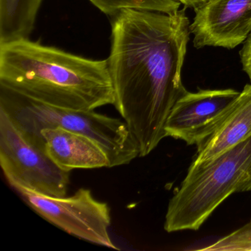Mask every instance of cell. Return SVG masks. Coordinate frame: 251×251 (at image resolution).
Masks as SVG:
<instances>
[{
  "label": "cell",
  "instance_id": "obj_11",
  "mask_svg": "<svg viewBox=\"0 0 251 251\" xmlns=\"http://www.w3.org/2000/svg\"><path fill=\"white\" fill-rule=\"evenodd\" d=\"M42 0H0V45L29 39Z\"/></svg>",
  "mask_w": 251,
  "mask_h": 251
},
{
  "label": "cell",
  "instance_id": "obj_4",
  "mask_svg": "<svg viewBox=\"0 0 251 251\" xmlns=\"http://www.w3.org/2000/svg\"><path fill=\"white\" fill-rule=\"evenodd\" d=\"M0 108L32 142L41 130L61 127L87 136L106 152L111 167L139 157V144L126 122L95 111L64 109L44 105L0 86Z\"/></svg>",
  "mask_w": 251,
  "mask_h": 251
},
{
  "label": "cell",
  "instance_id": "obj_15",
  "mask_svg": "<svg viewBox=\"0 0 251 251\" xmlns=\"http://www.w3.org/2000/svg\"><path fill=\"white\" fill-rule=\"evenodd\" d=\"M177 1L183 4L185 8L195 10L206 3L209 0H177Z\"/></svg>",
  "mask_w": 251,
  "mask_h": 251
},
{
  "label": "cell",
  "instance_id": "obj_3",
  "mask_svg": "<svg viewBox=\"0 0 251 251\" xmlns=\"http://www.w3.org/2000/svg\"><path fill=\"white\" fill-rule=\"evenodd\" d=\"M251 191V137L201 163H192L169 201L164 230H198L232 194Z\"/></svg>",
  "mask_w": 251,
  "mask_h": 251
},
{
  "label": "cell",
  "instance_id": "obj_7",
  "mask_svg": "<svg viewBox=\"0 0 251 251\" xmlns=\"http://www.w3.org/2000/svg\"><path fill=\"white\" fill-rule=\"evenodd\" d=\"M240 92L233 89L187 92L175 104L165 126L167 137L198 145L215 130Z\"/></svg>",
  "mask_w": 251,
  "mask_h": 251
},
{
  "label": "cell",
  "instance_id": "obj_14",
  "mask_svg": "<svg viewBox=\"0 0 251 251\" xmlns=\"http://www.w3.org/2000/svg\"><path fill=\"white\" fill-rule=\"evenodd\" d=\"M242 70L248 75L251 80V33L244 42L243 47L239 52Z\"/></svg>",
  "mask_w": 251,
  "mask_h": 251
},
{
  "label": "cell",
  "instance_id": "obj_2",
  "mask_svg": "<svg viewBox=\"0 0 251 251\" xmlns=\"http://www.w3.org/2000/svg\"><path fill=\"white\" fill-rule=\"evenodd\" d=\"M0 86L64 109L95 111L115 102L108 59H89L30 39L0 45Z\"/></svg>",
  "mask_w": 251,
  "mask_h": 251
},
{
  "label": "cell",
  "instance_id": "obj_8",
  "mask_svg": "<svg viewBox=\"0 0 251 251\" xmlns=\"http://www.w3.org/2000/svg\"><path fill=\"white\" fill-rule=\"evenodd\" d=\"M195 12L190 33L196 49H234L251 33V0H209Z\"/></svg>",
  "mask_w": 251,
  "mask_h": 251
},
{
  "label": "cell",
  "instance_id": "obj_6",
  "mask_svg": "<svg viewBox=\"0 0 251 251\" xmlns=\"http://www.w3.org/2000/svg\"><path fill=\"white\" fill-rule=\"evenodd\" d=\"M14 189L33 211L69 234L118 249L109 235V206L95 199L90 189L81 188L70 197L47 196L20 187Z\"/></svg>",
  "mask_w": 251,
  "mask_h": 251
},
{
  "label": "cell",
  "instance_id": "obj_10",
  "mask_svg": "<svg viewBox=\"0 0 251 251\" xmlns=\"http://www.w3.org/2000/svg\"><path fill=\"white\" fill-rule=\"evenodd\" d=\"M251 137V84H247L214 132L197 145L193 163L211 159Z\"/></svg>",
  "mask_w": 251,
  "mask_h": 251
},
{
  "label": "cell",
  "instance_id": "obj_12",
  "mask_svg": "<svg viewBox=\"0 0 251 251\" xmlns=\"http://www.w3.org/2000/svg\"><path fill=\"white\" fill-rule=\"evenodd\" d=\"M106 15L114 17L125 9L146 10L173 14L180 10L177 0H89Z\"/></svg>",
  "mask_w": 251,
  "mask_h": 251
},
{
  "label": "cell",
  "instance_id": "obj_9",
  "mask_svg": "<svg viewBox=\"0 0 251 251\" xmlns=\"http://www.w3.org/2000/svg\"><path fill=\"white\" fill-rule=\"evenodd\" d=\"M32 143L41 148L64 171L111 168L103 148L96 141L80 133L61 127L44 128Z\"/></svg>",
  "mask_w": 251,
  "mask_h": 251
},
{
  "label": "cell",
  "instance_id": "obj_13",
  "mask_svg": "<svg viewBox=\"0 0 251 251\" xmlns=\"http://www.w3.org/2000/svg\"><path fill=\"white\" fill-rule=\"evenodd\" d=\"M199 250L209 251H251V220L242 227L217 239L205 248H200Z\"/></svg>",
  "mask_w": 251,
  "mask_h": 251
},
{
  "label": "cell",
  "instance_id": "obj_1",
  "mask_svg": "<svg viewBox=\"0 0 251 251\" xmlns=\"http://www.w3.org/2000/svg\"><path fill=\"white\" fill-rule=\"evenodd\" d=\"M185 8L125 9L113 17L108 61L114 105L139 144V157L167 137L169 115L188 92L181 75L191 34Z\"/></svg>",
  "mask_w": 251,
  "mask_h": 251
},
{
  "label": "cell",
  "instance_id": "obj_5",
  "mask_svg": "<svg viewBox=\"0 0 251 251\" xmlns=\"http://www.w3.org/2000/svg\"><path fill=\"white\" fill-rule=\"evenodd\" d=\"M0 165L14 189L39 195H67L70 173L60 169L0 108Z\"/></svg>",
  "mask_w": 251,
  "mask_h": 251
}]
</instances>
